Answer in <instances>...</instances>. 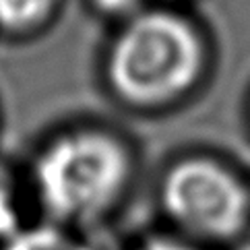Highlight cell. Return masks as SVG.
Returning <instances> with one entry per match:
<instances>
[{"label": "cell", "instance_id": "obj_1", "mask_svg": "<svg viewBox=\"0 0 250 250\" xmlns=\"http://www.w3.org/2000/svg\"><path fill=\"white\" fill-rule=\"evenodd\" d=\"M130 155L114 137L79 130L56 139L35 162V188L50 215L93 221L122 199L130 182Z\"/></svg>", "mask_w": 250, "mask_h": 250}, {"label": "cell", "instance_id": "obj_2", "mask_svg": "<svg viewBox=\"0 0 250 250\" xmlns=\"http://www.w3.org/2000/svg\"><path fill=\"white\" fill-rule=\"evenodd\" d=\"M201 62V40L188 23L172 13H147L116 42L110 79L126 102L157 105L188 91Z\"/></svg>", "mask_w": 250, "mask_h": 250}, {"label": "cell", "instance_id": "obj_3", "mask_svg": "<svg viewBox=\"0 0 250 250\" xmlns=\"http://www.w3.org/2000/svg\"><path fill=\"white\" fill-rule=\"evenodd\" d=\"M159 203L178 229L201 240H234L250 221V188L244 180L205 157L169 167L159 186Z\"/></svg>", "mask_w": 250, "mask_h": 250}, {"label": "cell", "instance_id": "obj_4", "mask_svg": "<svg viewBox=\"0 0 250 250\" xmlns=\"http://www.w3.org/2000/svg\"><path fill=\"white\" fill-rule=\"evenodd\" d=\"M54 0H0V25L8 29H27L40 23Z\"/></svg>", "mask_w": 250, "mask_h": 250}, {"label": "cell", "instance_id": "obj_5", "mask_svg": "<svg viewBox=\"0 0 250 250\" xmlns=\"http://www.w3.org/2000/svg\"><path fill=\"white\" fill-rule=\"evenodd\" d=\"M17 205L15 194L4 174L0 172V240L13 238L17 234Z\"/></svg>", "mask_w": 250, "mask_h": 250}, {"label": "cell", "instance_id": "obj_6", "mask_svg": "<svg viewBox=\"0 0 250 250\" xmlns=\"http://www.w3.org/2000/svg\"><path fill=\"white\" fill-rule=\"evenodd\" d=\"M13 240V250H58V242L54 236L48 234H31V236H21L17 238V234L11 238Z\"/></svg>", "mask_w": 250, "mask_h": 250}, {"label": "cell", "instance_id": "obj_7", "mask_svg": "<svg viewBox=\"0 0 250 250\" xmlns=\"http://www.w3.org/2000/svg\"><path fill=\"white\" fill-rule=\"evenodd\" d=\"M135 250H201V248L190 242H184V240H178V238L153 236V238H147Z\"/></svg>", "mask_w": 250, "mask_h": 250}, {"label": "cell", "instance_id": "obj_8", "mask_svg": "<svg viewBox=\"0 0 250 250\" xmlns=\"http://www.w3.org/2000/svg\"><path fill=\"white\" fill-rule=\"evenodd\" d=\"M95 2H97V6H100L104 13H110V15H128V13H135L137 11L143 0H95Z\"/></svg>", "mask_w": 250, "mask_h": 250}]
</instances>
